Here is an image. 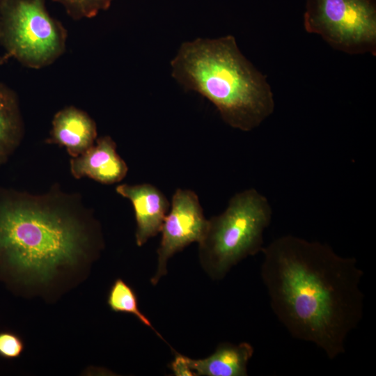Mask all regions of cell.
Segmentation results:
<instances>
[{
  "mask_svg": "<svg viewBox=\"0 0 376 376\" xmlns=\"http://www.w3.org/2000/svg\"><path fill=\"white\" fill-rule=\"evenodd\" d=\"M171 66L179 84L210 100L233 128L251 131L274 110L266 77L243 56L233 36L185 42Z\"/></svg>",
  "mask_w": 376,
  "mask_h": 376,
  "instance_id": "obj_3",
  "label": "cell"
},
{
  "mask_svg": "<svg viewBox=\"0 0 376 376\" xmlns=\"http://www.w3.org/2000/svg\"><path fill=\"white\" fill-rule=\"evenodd\" d=\"M22 339L10 331L0 332V357L7 359L18 358L24 351Z\"/></svg>",
  "mask_w": 376,
  "mask_h": 376,
  "instance_id": "obj_15",
  "label": "cell"
},
{
  "mask_svg": "<svg viewBox=\"0 0 376 376\" xmlns=\"http://www.w3.org/2000/svg\"><path fill=\"white\" fill-rule=\"evenodd\" d=\"M97 133L96 123L86 112L69 106L54 115L47 142L65 147L69 155L75 157L95 143Z\"/></svg>",
  "mask_w": 376,
  "mask_h": 376,
  "instance_id": "obj_10",
  "label": "cell"
},
{
  "mask_svg": "<svg viewBox=\"0 0 376 376\" xmlns=\"http://www.w3.org/2000/svg\"><path fill=\"white\" fill-rule=\"evenodd\" d=\"M253 352L252 345L246 342L222 343L209 357L200 359L186 357V361L194 376H246Z\"/></svg>",
  "mask_w": 376,
  "mask_h": 376,
  "instance_id": "obj_11",
  "label": "cell"
},
{
  "mask_svg": "<svg viewBox=\"0 0 376 376\" xmlns=\"http://www.w3.org/2000/svg\"><path fill=\"white\" fill-rule=\"evenodd\" d=\"M107 304L113 311L133 315L143 324L152 329L162 338L149 319L140 311L135 291L123 279H117L111 285L107 297Z\"/></svg>",
  "mask_w": 376,
  "mask_h": 376,
  "instance_id": "obj_13",
  "label": "cell"
},
{
  "mask_svg": "<svg viewBox=\"0 0 376 376\" xmlns=\"http://www.w3.org/2000/svg\"><path fill=\"white\" fill-rule=\"evenodd\" d=\"M77 205L62 193L0 187V278L42 283L79 262L91 240Z\"/></svg>",
  "mask_w": 376,
  "mask_h": 376,
  "instance_id": "obj_2",
  "label": "cell"
},
{
  "mask_svg": "<svg viewBox=\"0 0 376 376\" xmlns=\"http://www.w3.org/2000/svg\"><path fill=\"white\" fill-rule=\"evenodd\" d=\"M1 1V0H0V1Z\"/></svg>",
  "mask_w": 376,
  "mask_h": 376,
  "instance_id": "obj_17",
  "label": "cell"
},
{
  "mask_svg": "<svg viewBox=\"0 0 376 376\" xmlns=\"http://www.w3.org/2000/svg\"><path fill=\"white\" fill-rule=\"evenodd\" d=\"M24 132L18 97L11 88L0 82V166L19 146Z\"/></svg>",
  "mask_w": 376,
  "mask_h": 376,
  "instance_id": "obj_12",
  "label": "cell"
},
{
  "mask_svg": "<svg viewBox=\"0 0 376 376\" xmlns=\"http://www.w3.org/2000/svg\"><path fill=\"white\" fill-rule=\"evenodd\" d=\"M70 171L75 178L88 177L98 182L111 185L121 181L128 168L116 152V144L109 136L97 138L82 155L70 160Z\"/></svg>",
  "mask_w": 376,
  "mask_h": 376,
  "instance_id": "obj_9",
  "label": "cell"
},
{
  "mask_svg": "<svg viewBox=\"0 0 376 376\" xmlns=\"http://www.w3.org/2000/svg\"><path fill=\"white\" fill-rule=\"evenodd\" d=\"M64 8L74 20L90 19L109 9L114 0H52Z\"/></svg>",
  "mask_w": 376,
  "mask_h": 376,
  "instance_id": "obj_14",
  "label": "cell"
},
{
  "mask_svg": "<svg viewBox=\"0 0 376 376\" xmlns=\"http://www.w3.org/2000/svg\"><path fill=\"white\" fill-rule=\"evenodd\" d=\"M261 252V279L279 321L328 359L343 354L363 313V272L357 260L292 235L275 239Z\"/></svg>",
  "mask_w": 376,
  "mask_h": 376,
  "instance_id": "obj_1",
  "label": "cell"
},
{
  "mask_svg": "<svg viewBox=\"0 0 376 376\" xmlns=\"http://www.w3.org/2000/svg\"><path fill=\"white\" fill-rule=\"evenodd\" d=\"M175 355L174 360L171 363V369L173 375L177 376H194L187 363L186 356L176 352H175Z\"/></svg>",
  "mask_w": 376,
  "mask_h": 376,
  "instance_id": "obj_16",
  "label": "cell"
},
{
  "mask_svg": "<svg viewBox=\"0 0 376 376\" xmlns=\"http://www.w3.org/2000/svg\"><path fill=\"white\" fill-rule=\"evenodd\" d=\"M304 27L338 50L376 54V0H306Z\"/></svg>",
  "mask_w": 376,
  "mask_h": 376,
  "instance_id": "obj_6",
  "label": "cell"
},
{
  "mask_svg": "<svg viewBox=\"0 0 376 376\" xmlns=\"http://www.w3.org/2000/svg\"><path fill=\"white\" fill-rule=\"evenodd\" d=\"M116 191L133 205L136 223V243L139 246H143L160 232L169 212V202L159 189L150 184H123L118 185Z\"/></svg>",
  "mask_w": 376,
  "mask_h": 376,
  "instance_id": "obj_8",
  "label": "cell"
},
{
  "mask_svg": "<svg viewBox=\"0 0 376 376\" xmlns=\"http://www.w3.org/2000/svg\"><path fill=\"white\" fill-rule=\"evenodd\" d=\"M272 217L267 198L255 189H247L235 194L221 214L208 219L198 243V258L209 277L223 279L233 266L261 252Z\"/></svg>",
  "mask_w": 376,
  "mask_h": 376,
  "instance_id": "obj_4",
  "label": "cell"
},
{
  "mask_svg": "<svg viewBox=\"0 0 376 376\" xmlns=\"http://www.w3.org/2000/svg\"><path fill=\"white\" fill-rule=\"evenodd\" d=\"M46 0H1L0 44L3 60L13 58L22 65L40 69L65 52L68 32L48 12Z\"/></svg>",
  "mask_w": 376,
  "mask_h": 376,
  "instance_id": "obj_5",
  "label": "cell"
},
{
  "mask_svg": "<svg viewBox=\"0 0 376 376\" xmlns=\"http://www.w3.org/2000/svg\"><path fill=\"white\" fill-rule=\"evenodd\" d=\"M206 219L196 194L189 189H178L161 230L157 249V266L151 283L156 285L167 274L169 260L193 242L199 243L207 231Z\"/></svg>",
  "mask_w": 376,
  "mask_h": 376,
  "instance_id": "obj_7",
  "label": "cell"
}]
</instances>
